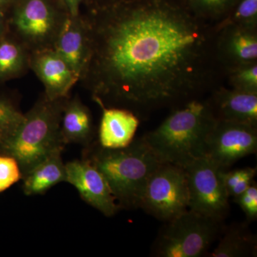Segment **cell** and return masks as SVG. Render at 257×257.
Instances as JSON below:
<instances>
[{
	"instance_id": "cell-15",
	"label": "cell",
	"mask_w": 257,
	"mask_h": 257,
	"mask_svg": "<svg viewBox=\"0 0 257 257\" xmlns=\"http://www.w3.org/2000/svg\"><path fill=\"white\" fill-rule=\"evenodd\" d=\"M102 115L99 130L100 147L105 149L124 148L134 141L140 117L126 108L107 106L96 101Z\"/></svg>"
},
{
	"instance_id": "cell-20",
	"label": "cell",
	"mask_w": 257,
	"mask_h": 257,
	"mask_svg": "<svg viewBox=\"0 0 257 257\" xmlns=\"http://www.w3.org/2000/svg\"><path fill=\"white\" fill-rule=\"evenodd\" d=\"M189 8L199 18L216 25L224 20L237 0H185Z\"/></svg>"
},
{
	"instance_id": "cell-14",
	"label": "cell",
	"mask_w": 257,
	"mask_h": 257,
	"mask_svg": "<svg viewBox=\"0 0 257 257\" xmlns=\"http://www.w3.org/2000/svg\"><path fill=\"white\" fill-rule=\"evenodd\" d=\"M53 49L68 62L80 80L89 55L87 27L82 13L77 16L69 15Z\"/></svg>"
},
{
	"instance_id": "cell-9",
	"label": "cell",
	"mask_w": 257,
	"mask_h": 257,
	"mask_svg": "<svg viewBox=\"0 0 257 257\" xmlns=\"http://www.w3.org/2000/svg\"><path fill=\"white\" fill-rule=\"evenodd\" d=\"M256 149V126L216 119L206 141L204 157L219 170H226Z\"/></svg>"
},
{
	"instance_id": "cell-1",
	"label": "cell",
	"mask_w": 257,
	"mask_h": 257,
	"mask_svg": "<svg viewBox=\"0 0 257 257\" xmlns=\"http://www.w3.org/2000/svg\"><path fill=\"white\" fill-rule=\"evenodd\" d=\"M89 60L80 80L94 101L139 117L182 105L224 71L215 27L185 0H87Z\"/></svg>"
},
{
	"instance_id": "cell-26",
	"label": "cell",
	"mask_w": 257,
	"mask_h": 257,
	"mask_svg": "<svg viewBox=\"0 0 257 257\" xmlns=\"http://www.w3.org/2000/svg\"><path fill=\"white\" fill-rule=\"evenodd\" d=\"M235 202L241 207L248 221L257 218V185L253 181L244 192L234 197Z\"/></svg>"
},
{
	"instance_id": "cell-10",
	"label": "cell",
	"mask_w": 257,
	"mask_h": 257,
	"mask_svg": "<svg viewBox=\"0 0 257 257\" xmlns=\"http://www.w3.org/2000/svg\"><path fill=\"white\" fill-rule=\"evenodd\" d=\"M66 182L77 189L83 200L106 216L119 209L110 187L102 174L87 159L65 165Z\"/></svg>"
},
{
	"instance_id": "cell-12",
	"label": "cell",
	"mask_w": 257,
	"mask_h": 257,
	"mask_svg": "<svg viewBox=\"0 0 257 257\" xmlns=\"http://www.w3.org/2000/svg\"><path fill=\"white\" fill-rule=\"evenodd\" d=\"M216 55L224 71L257 62V28L227 25L216 31Z\"/></svg>"
},
{
	"instance_id": "cell-6",
	"label": "cell",
	"mask_w": 257,
	"mask_h": 257,
	"mask_svg": "<svg viewBox=\"0 0 257 257\" xmlns=\"http://www.w3.org/2000/svg\"><path fill=\"white\" fill-rule=\"evenodd\" d=\"M165 222L154 244L156 256H204L220 234L222 221L187 209Z\"/></svg>"
},
{
	"instance_id": "cell-22",
	"label": "cell",
	"mask_w": 257,
	"mask_h": 257,
	"mask_svg": "<svg viewBox=\"0 0 257 257\" xmlns=\"http://www.w3.org/2000/svg\"><path fill=\"white\" fill-rule=\"evenodd\" d=\"M256 169L245 167L237 170H221L219 172L221 181L229 197H236L244 192L253 182Z\"/></svg>"
},
{
	"instance_id": "cell-11",
	"label": "cell",
	"mask_w": 257,
	"mask_h": 257,
	"mask_svg": "<svg viewBox=\"0 0 257 257\" xmlns=\"http://www.w3.org/2000/svg\"><path fill=\"white\" fill-rule=\"evenodd\" d=\"M30 68L43 84L45 95L50 100L68 97L79 81L78 74L53 48L30 54Z\"/></svg>"
},
{
	"instance_id": "cell-17",
	"label": "cell",
	"mask_w": 257,
	"mask_h": 257,
	"mask_svg": "<svg viewBox=\"0 0 257 257\" xmlns=\"http://www.w3.org/2000/svg\"><path fill=\"white\" fill-rule=\"evenodd\" d=\"M92 133L90 111L78 97L66 101L61 121V135L64 145L87 143Z\"/></svg>"
},
{
	"instance_id": "cell-19",
	"label": "cell",
	"mask_w": 257,
	"mask_h": 257,
	"mask_svg": "<svg viewBox=\"0 0 257 257\" xmlns=\"http://www.w3.org/2000/svg\"><path fill=\"white\" fill-rule=\"evenodd\" d=\"M29 51L14 37L0 39V82L14 79L30 68Z\"/></svg>"
},
{
	"instance_id": "cell-5",
	"label": "cell",
	"mask_w": 257,
	"mask_h": 257,
	"mask_svg": "<svg viewBox=\"0 0 257 257\" xmlns=\"http://www.w3.org/2000/svg\"><path fill=\"white\" fill-rule=\"evenodd\" d=\"M9 30L30 54L53 48L69 13L59 0H16Z\"/></svg>"
},
{
	"instance_id": "cell-4",
	"label": "cell",
	"mask_w": 257,
	"mask_h": 257,
	"mask_svg": "<svg viewBox=\"0 0 257 257\" xmlns=\"http://www.w3.org/2000/svg\"><path fill=\"white\" fill-rule=\"evenodd\" d=\"M68 97L50 100L45 94L25 115L15 135L0 147L4 155L14 157L23 176L52 153L63 150L61 121Z\"/></svg>"
},
{
	"instance_id": "cell-27",
	"label": "cell",
	"mask_w": 257,
	"mask_h": 257,
	"mask_svg": "<svg viewBox=\"0 0 257 257\" xmlns=\"http://www.w3.org/2000/svg\"><path fill=\"white\" fill-rule=\"evenodd\" d=\"M71 16H77L80 14V7L87 0H59Z\"/></svg>"
},
{
	"instance_id": "cell-25",
	"label": "cell",
	"mask_w": 257,
	"mask_h": 257,
	"mask_svg": "<svg viewBox=\"0 0 257 257\" xmlns=\"http://www.w3.org/2000/svg\"><path fill=\"white\" fill-rule=\"evenodd\" d=\"M23 178L20 165L14 157L0 156V192H4Z\"/></svg>"
},
{
	"instance_id": "cell-16",
	"label": "cell",
	"mask_w": 257,
	"mask_h": 257,
	"mask_svg": "<svg viewBox=\"0 0 257 257\" xmlns=\"http://www.w3.org/2000/svg\"><path fill=\"white\" fill-rule=\"evenodd\" d=\"M58 150L44 159L23 176V191L26 195H37L47 192L60 182H66L65 165Z\"/></svg>"
},
{
	"instance_id": "cell-21",
	"label": "cell",
	"mask_w": 257,
	"mask_h": 257,
	"mask_svg": "<svg viewBox=\"0 0 257 257\" xmlns=\"http://www.w3.org/2000/svg\"><path fill=\"white\" fill-rule=\"evenodd\" d=\"M227 25L257 28V0H237L227 16L214 27L217 31Z\"/></svg>"
},
{
	"instance_id": "cell-23",
	"label": "cell",
	"mask_w": 257,
	"mask_h": 257,
	"mask_svg": "<svg viewBox=\"0 0 257 257\" xmlns=\"http://www.w3.org/2000/svg\"><path fill=\"white\" fill-rule=\"evenodd\" d=\"M25 119V114L0 96V147L15 135Z\"/></svg>"
},
{
	"instance_id": "cell-3",
	"label": "cell",
	"mask_w": 257,
	"mask_h": 257,
	"mask_svg": "<svg viewBox=\"0 0 257 257\" xmlns=\"http://www.w3.org/2000/svg\"><path fill=\"white\" fill-rule=\"evenodd\" d=\"M87 160L102 174L119 207L138 208L145 186L162 162L143 138L121 149L99 147Z\"/></svg>"
},
{
	"instance_id": "cell-29",
	"label": "cell",
	"mask_w": 257,
	"mask_h": 257,
	"mask_svg": "<svg viewBox=\"0 0 257 257\" xmlns=\"http://www.w3.org/2000/svg\"><path fill=\"white\" fill-rule=\"evenodd\" d=\"M16 0H0V6L5 8H11Z\"/></svg>"
},
{
	"instance_id": "cell-13",
	"label": "cell",
	"mask_w": 257,
	"mask_h": 257,
	"mask_svg": "<svg viewBox=\"0 0 257 257\" xmlns=\"http://www.w3.org/2000/svg\"><path fill=\"white\" fill-rule=\"evenodd\" d=\"M208 100L216 119L257 127V92L221 87Z\"/></svg>"
},
{
	"instance_id": "cell-7",
	"label": "cell",
	"mask_w": 257,
	"mask_h": 257,
	"mask_svg": "<svg viewBox=\"0 0 257 257\" xmlns=\"http://www.w3.org/2000/svg\"><path fill=\"white\" fill-rule=\"evenodd\" d=\"M161 221H168L189 209V192L182 167L161 163L145 186L140 207Z\"/></svg>"
},
{
	"instance_id": "cell-8",
	"label": "cell",
	"mask_w": 257,
	"mask_h": 257,
	"mask_svg": "<svg viewBox=\"0 0 257 257\" xmlns=\"http://www.w3.org/2000/svg\"><path fill=\"white\" fill-rule=\"evenodd\" d=\"M189 192V209L222 221L229 211V196L221 181L220 170L207 157L184 167Z\"/></svg>"
},
{
	"instance_id": "cell-2",
	"label": "cell",
	"mask_w": 257,
	"mask_h": 257,
	"mask_svg": "<svg viewBox=\"0 0 257 257\" xmlns=\"http://www.w3.org/2000/svg\"><path fill=\"white\" fill-rule=\"evenodd\" d=\"M216 121L209 100L197 98L175 107L143 138L162 163L184 168L205 156L206 141Z\"/></svg>"
},
{
	"instance_id": "cell-18",
	"label": "cell",
	"mask_w": 257,
	"mask_h": 257,
	"mask_svg": "<svg viewBox=\"0 0 257 257\" xmlns=\"http://www.w3.org/2000/svg\"><path fill=\"white\" fill-rule=\"evenodd\" d=\"M256 251V236L250 232L247 226L237 224L225 231L217 246L208 256H254Z\"/></svg>"
},
{
	"instance_id": "cell-24",
	"label": "cell",
	"mask_w": 257,
	"mask_h": 257,
	"mask_svg": "<svg viewBox=\"0 0 257 257\" xmlns=\"http://www.w3.org/2000/svg\"><path fill=\"white\" fill-rule=\"evenodd\" d=\"M224 75L231 88L257 92V62L226 69Z\"/></svg>"
},
{
	"instance_id": "cell-28",
	"label": "cell",
	"mask_w": 257,
	"mask_h": 257,
	"mask_svg": "<svg viewBox=\"0 0 257 257\" xmlns=\"http://www.w3.org/2000/svg\"><path fill=\"white\" fill-rule=\"evenodd\" d=\"M6 10L0 6V39L8 35L9 31V18L7 17Z\"/></svg>"
}]
</instances>
